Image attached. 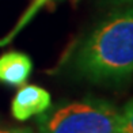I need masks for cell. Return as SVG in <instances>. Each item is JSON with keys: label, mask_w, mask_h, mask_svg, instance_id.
Here are the masks:
<instances>
[{"label": "cell", "mask_w": 133, "mask_h": 133, "mask_svg": "<svg viewBox=\"0 0 133 133\" xmlns=\"http://www.w3.org/2000/svg\"><path fill=\"white\" fill-rule=\"evenodd\" d=\"M76 77L118 86L133 76V5L116 8L84 37L69 58Z\"/></svg>", "instance_id": "1"}, {"label": "cell", "mask_w": 133, "mask_h": 133, "mask_svg": "<svg viewBox=\"0 0 133 133\" xmlns=\"http://www.w3.org/2000/svg\"><path fill=\"white\" fill-rule=\"evenodd\" d=\"M38 133H121V116L107 101L84 98L39 114Z\"/></svg>", "instance_id": "2"}, {"label": "cell", "mask_w": 133, "mask_h": 133, "mask_svg": "<svg viewBox=\"0 0 133 133\" xmlns=\"http://www.w3.org/2000/svg\"><path fill=\"white\" fill-rule=\"evenodd\" d=\"M52 106V96L44 87L27 84L19 88L11 102V113L15 119L26 121L39 116Z\"/></svg>", "instance_id": "3"}, {"label": "cell", "mask_w": 133, "mask_h": 133, "mask_svg": "<svg viewBox=\"0 0 133 133\" xmlns=\"http://www.w3.org/2000/svg\"><path fill=\"white\" fill-rule=\"evenodd\" d=\"M33 72L29 54L11 50L0 56V83L7 86H23Z\"/></svg>", "instance_id": "4"}, {"label": "cell", "mask_w": 133, "mask_h": 133, "mask_svg": "<svg viewBox=\"0 0 133 133\" xmlns=\"http://www.w3.org/2000/svg\"><path fill=\"white\" fill-rule=\"evenodd\" d=\"M49 2H53V0H33L31 4L29 5V8L25 11V14H23V15H22V18L19 19V22L16 23V26L14 27V30H12V31H11L8 35H7V37H4L2 41H0V46H3V45H5V44H8V42H10L11 39H12V38L15 37V35H16L18 33H19L21 30H22L23 27H25V26L27 25V23H29V22H30V21H31L33 18L35 16V14H37L38 11H39L42 7H44V5H45L46 3H49Z\"/></svg>", "instance_id": "5"}, {"label": "cell", "mask_w": 133, "mask_h": 133, "mask_svg": "<svg viewBox=\"0 0 133 133\" xmlns=\"http://www.w3.org/2000/svg\"><path fill=\"white\" fill-rule=\"evenodd\" d=\"M121 133H133V99L126 103L119 113Z\"/></svg>", "instance_id": "6"}, {"label": "cell", "mask_w": 133, "mask_h": 133, "mask_svg": "<svg viewBox=\"0 0 133 133\" xmlns=\"http://www.w3.org/2000/svg\"><path fill=\"white\" fill-rule=\"evenodd\" d=\"M99 5L107 8H121V7H128L133 5V0H98Z\"/></svg>", "instance_id": "7"}, {"label": "cell", "mask_w": 133, "mask_h": 133, "mask_svg": "<svg viewBox=\"0 0 133 133\" xmlns=\"http://www.w3.org/2000/svg\"><path fill=\"white\" fill-rule=\"evenodd\" d=\"M0 133H34L30 128H12V129H2Z\"/></svg>", "instance_id": "8"}]
</instances>
